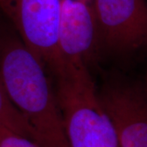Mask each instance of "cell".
Returning <instances> with one entry per match:
<instances>
[{
    "mask_svg": "<svg viewBox=\"0 0 147 147\" xmlns=\"http://www.w3.org/2000/svg\"><path fill=\"white\" fill-rule=\"evenodd\" d=\"M0 127H6L33 140L31 129L7 94L0 81Z\"/></svg>",
    "mask_w": 147,
    "mask_h": 147,
    "instance_id": "7",
    "label": "cell"
},
{
    "mask_svg": "<svg viewBox=\"0 0 147 147\" xmlns=\"http://www.w3.org/2000/svg\"><path fill=\"white\" fill-rule=\"evenodd\" d=\"M24 45L53 75L65 65L58 47L61 0H0Z\"/></svg>",
    "mask_w": 147,
    "mask_h": 147,
    "instance_id": "3",
    "label": "cell"
},
{
    "mask_svg": "<svg viewBox=\"0 0 147 147\" xmlns=\"http://www.w3.org/2000/svg\"><path fill=\"white\" fill-rule=\"evenodd\" d=\"M120 147H147V96L127 85H108L98 92Z\"/></svg>",
    "mask_w": 147,
    "mask_h": 147,
    "instance_id": "5",
    "label": "cell"
},
{
    "mask_svg": "<svg viewBox=\"0 0 147 147\" xmlns=\"http://www.w3.org/2000/svg\"><path fill=\"white\" fill-rule=\"evenodd\" d=\"M0 81L34 142L41 147H69L47 70L18 37L0 36Z\"/></svg>",
    "mask_w": 147,
    "mask_h": 147,
    "instance_id": "1",
    "label": "cell"
},
{
    "mask_svg": "<svg viewBox=\"0 0 147 147\" xmlns=\"http://www.w3.org/2000/svg\"><path fill=\"white\" fill-rule=\"evenodd\" d=\"M100 47L115 53L147 47V0H92Z\"/></svg>",
    "mask_w": 147,
    "mask_h": 147,
    "instance_id": "4",
    "label": "cell"
},
{
    "mask_svg": "<svg viewBox=\"0 0 147 147\" xmlns=\"http://www.w3.org/2000/svg\"><path fill=\"white\" fill-rule=\"evenodd\" d=\"M59 52L65 61L88 65L100 48L92 0H61Z\"/></svg>",
    "mask_w": 147,
    "mask_h": 147,
    "instance_id": "6",
    "label": "cell"
},
{
    "mask_svg": "<svg viewBox=\"0 0 147 147\" xmlns=\"http://www.w3.org/2000/svg\"><path fill=\"white\" fill-rule=\"evenodd\" d=\"M54 79L69 147H120L88 66L68 62Z\"/></svg>",
    "mask_w": 147,
    "mask_h": 147,
    "instance_id": "2",
    "label": "cell"
},
{
    "mask_svg": "<svg viewBox=\"0 0 147 147\" xmlns=\"http://www.w3.org/2000/svg\"><path fill=\"white\" fill-rule=\"evenodd\" d=\"M0 147H41L33 140L6 127H0Z\"/></svg>",
    "mask_w": 147,
    "mask_h": 147,
    "instance_id": "8",
    "label": "cell"
}]
</instances>
